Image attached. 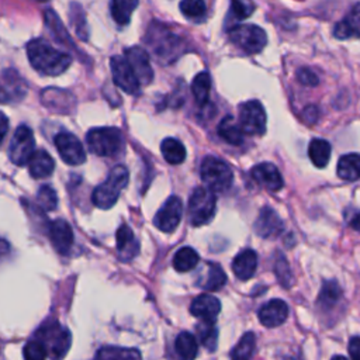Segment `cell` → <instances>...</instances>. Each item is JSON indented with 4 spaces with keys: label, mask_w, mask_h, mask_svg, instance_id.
Instances as JSON below:
<instances>
[{
    "label": "cell",
    "mask_w": 360,
    "mask_h": 360,
    "mask_svg": "<svg viewBox=\"0 0 360 360\" xmlns=\"http://www.w3.org/2000/svg\"><path fill=\"white\" fill-rule=\"evenodd\" d=\"M174 349L180 360H194L198 353V343L190 332H181L176 338Z\"/></svg>",
    "instance_id": "d4e9b609"
},
{
    "label": "cell",
    "mask_w": 360,
    "mask_h": 360,
    "mask_svg": "<svg viewBox=\"0 0 360 360\" xmlns=\"http://www.w3.org/2000/svg\"><path fill=\"white\" fill-rule=\"evenodd\" d=\"M255 8L253 0H231V13L236 20L248 18Z\"/></svg>",
    "instance_id": "60d3db41"
},
{
    "label": "cell",
    "mask_w": 360,
    "mask_h": 360,
    "mask_svg": "<svg viewBox=\"0 0 360 360\" xmlns=\"http://www.w3.org/2000/svg\"><path fill=\"white\" fill-rule=\"evenodd\" d=\"M22 356L24 360H45L48 354L42 343L38 342L37 339H32L28 343H25L22 349Z\"/></svg>",
    "instance_id": "b9f144b4"
},
{
    "label": "cell",
    "mask_w": 360,
    "mask_h": 360,
    "mask_svg": "<svg viewBox=\"0 0 360 360\" xmlns=\"http://www.w3.org/2000/svg\"><path fill=\"white\" fill-rule=\"evenodd\" d=\"M257 267V255L252 249H245L240 253H238L232 262V270L233 274L239 280H248L250 278Z\"/></svg>",
    "instance_id": "44dd1931"
},
{
    "label": "cell",
    "mask_w": 360,
    "mask_h": 360,
    "mask_svg": "<svg viewBox=\"0 0 360 360\" xmlns=\"http://www.w3.org/2000/svg\"><path fill=\"white\" fill-rule=\"evenodd\" d=\"M359 352H360V342L357 336H353L349 342V353L352 356V360H359Z\"/></svg>",
    "instance_id": "ee69618b"
},
{
    "label": "cell",
    "mask_w": 360,
    "mask_h": 360,
    "mask_svg": "<svg viewBox=\"0 0 360 360\" xmlns=\"http://www.w3.org/2000/svg\"><path fill=\"white\" fill-rule=\"evenodd\" d=\"M283 231V221L271 207H264L255 222V232L262 238H276Z\"/></svg>",
    "instance_id": "9a60e30c"
},
{
    "label": "cell",
    "mask_w": 360,
    "mask_h": 360,
    "mask_svg": "<svg viewBox=\"0 0 360 360\" xmlns=\"http://www.w3.org/2000/svg\"><path fill=\"white\" fill-rule=\"evenodd\" d=\"M266 112L257 100H250L239 107L238 124L243 134L262 135L266 131Z\"/></svg>",
    "instance_id": "ba28073f"
},
{
    "label": "cell",
    "mask_w": 360,
    "mask_h": 360,
    "mask_svg": "<svg viewBox=\"0 0 360 360\" xmlns=\"http://www.w3.org/2000/svg\"><path fill=\"white\" fill-rule=\"evenodd\" d=\"M255 347H256L255 333L248 332L239 339L236 346L232 349L231 359L232 360H250V357L255 353Z\"/></svg>",
    "instance_id": "e575fe53"
},
{
    "label": "cell",
    "mask_w": 360,
    "mask_h": 360,
    "mask_svg": "<svg viewBox=\"0 0 360 360\" xmlns=\"http://www.w3.org/2000/svg\"><path fill=\"white\" fill-rule=\"evenodd\" d=\"M333 34L339 39L359 37V4L357 3L353 6L349 15L343 21L336 24Z\"/></svg>",
    "instance_id": "4316f807"
},
{
    "label": "cell",
    "mask_w": 360,
    "mask_h": 360,
    "mask_svg": "<svg viewBox=\"0 0 360 360\" xmlns=\"http://www.w3.org/2000/svg\"><path fill=\"white\" fill-rule=\"evenodd\" d=\"M308 156L316 167H325L330 159V145L328 141L316 138L308 146Z\"/></svg>",
    "instance_id": "f1b7e54d"
},
{
    "label": "cell",
    "mask_w": 360,
    "mask_h": 360,
    "mask_svg": "<svg viewBox=\"0 0 360 360\" xmlns=\"http://www.w3.org/2000/svg\"><path fill=\"white\" fill-rule=\"evenodd\" d=\"M28 169H30V174L34 179H44L53 172L55 163L46 150L39 149V150H34V153L31 155L28 160Z\"/></svg>",
    "instance_id": "7402d4cb"
},
{
    "label": "cell",
    "mask_w": 360,
    "mask_h": 360,
    "mask_svg": "<svg viewBox=\"0 0 360 360\" xmlns=\"http://www.w3.org/2000/svg\"><path fill=\"white\" fill-rule=\"evenodd\" d=\"M117 250L122 262H129L139 250V243L127 224H122L117 231Z\"/></svg>",
    "instance_id": "ffe728a7"
},
{
    "label": "cell",
    "mask_w": 360,
    "mask_h": 360,
    "mask_svg": "<svg viewBox=\"0 0 360 360\" xmlns=\"http://www.w3.org/2000/svg\"><path fill=\"white\" fill-rule=\"evenodd\" d=\"M217 208V197L207 187H195L188 200V219L194 226L208 224Z\"/></svg>",
    "instance_id": "8992f818"
},
{
    "label": "cell",
    "mask_w": 360,
    "mask_h": 360,
    "mask_svg": "<svg viewBox=\"0 0 360 360\" xmlns=\"http://www.w3.org/2000/svg\"><path fill=\"white\" fill-rule=\"evenodd\" d=\"M41 101L46 108L55 112H63V114L69 112L75 105V98L69 91L62 89H55V87L42 90Z\"/></svg>",
    "instance_id": "2e32d148"
},
{
    "label": "cell",
    "mask_w": 360,
    "mask_h": 360,
    "mask_svg": "<svg viewBox=\"0 0 360 360\" xmlns=\"http://www.w3.org/2000/svg\"><path fill=\"white\" fill-rule=\"evenodd\" d=\"M37 201L42 210L52 211L58 205L56 191L49 184H44V186H41V188L37 193Z\"/></svg>",
    "instance_id": "74e56055"
},
{
    "label": "cell",
    "mask_w": 360,
    "mask_h": 360,
    "mask_svg": "<svg viewBox=\"0 0 360 360\" xmlns=\"http://www.w3.org/2000/svg\"><path fill=\"white\" fill-rule=\"evenodd\" d=\"M200 174L204 187L214 194L228 190L233 181V173L229 165L215 156H205L202 159Z\"/></svg>",
    "instance_id": "5b68a950"
},
{
    "label": "cell",
    "mask_w": 360,
    "mask_h": 360,
    "mask_svg": "<svg viewBox=\"0 0 360 360\" xmlns=\"http://www.w3.org/2000/svg\"><path fill=\"white\" fill-rule=\"evenodd\" d=\"M195 333L200 340V343L208 349L215 350L217 340H218V330L214 323V321H201L195 326Z\"/></svg>",
    "instance_id": "836d02e7"
},
{
    "label": "cell",
    "mask_w": 360,
    "mask_h": 360,
    "mask_svg": "<svg viewBox=\"0 0 360 360\" xmlns=\"http://www.w3.org/2000/svg\"><path fill=\"white\" fill-rule=\"evenodd\" d=\"M198 285H201L207 291H217L222 288L226 283V274L222 267L217 263H208L205 267V274L201 277Z\"/></svg>",
    "instance_id": "cb8c5ba5"
},
{
    "label": "cell",
    "mask_w": 360,
    "mask_h": 360,
    "mask_svg": "<svg viewBox=\"0 0 360 360\" xmlns=\"http://www.w3.org/2000/svg\"><path fill=\"white\" fill-rule=\"evenodd\" d=\"M297 79L305 84V86H316L318 84V76L308 68H301L297 72Z\"/></svg>",
    "instance_id": "7bdbcfd3"
},
{
    "label": "cell",
    "mask_w": 360,
    "mask_h": 360,
    "mask_svg": "<svg viewBox=\"0 0 360 360\" xmlns=\"http://www.w3.org/2000/svg\"><path fill=\"white\" fill-rule=\"evenodd\" d=\"M3 79H4V82L0 83V103H8V101H11L14 98V96L8 90V87H13V89H15V90H18L21 93H25L24 84H17L15 86V83H17V80L20 77H18V75L14 70H6L3 73Z\"/></svg>",
    "instance_id": "d590c367"
},
{
    "label": "cell",
    "mask_w": 360,
    "mask_h": 360,
    "mask_svg": "<svg viewBox=\"0 0 360 360\" xmlns=\"http://www.w3.org/2000/svg\"><path fill=\"white\" fill-rule=\"evenodd\" d=\"M211 77L208 72H200L191 82V91L198 105H205L210 98Z\"/></svg>",
    "instance_id": "4dcf8cb0"
},
{
    "label": "cell",
    "mask_w": 360,
    "mask_h": 360,
    "mask_svg": "<svg viewBox=\"0 0 360 360\" xmlns=\"http://www.w3.org/2000/svg\"><path fill=\"white\" fill-rule=\"evenodd\" d=\"M160 150L165 160L172 165H179L186 159V148L176 138H166L160 145Z\"/></svg>",
    "instance_id": "f546056e"
},
{
    "label": "cell",
    "mask_w": 360,
    "mask_h": 360,
    "mask_svg": "<svg viewBox=\"0 0 360 360\" xmlns=\"http://www.w3.org/2000/svg\"><path fill=\"white\" fill-rule=\"evenodd\" d=\"M250 176L260 187L269 191H278L284 184L278 169L269 162H263L253 166L250 170Z\"/></svg>",
    "instance_id": "5bb4252c"
},
{
    "label": "cell",
    "mask_w": 360,
    "mask_h": 360,
    "mask_svg": "<svg viewBox=\"0 0 360 360\" xmlns=\"http://www.w3.org/2000/svg\"><path fill=\"white\" fill-rule=\"evenodd\" d=\"M27 56L37 72L48 76H58L63 73L72 62L70 55L58 51L41 38H35L27 44Z\"/></svg>",
    "instance_id": "6da1fadb"
},
{
    "label": "cell",
    "mask_w": 360,
    "mask_h": 360,
    "mask_svg": "<svg viewBox=\"0 0 360 360\" xmlns=\"http://www.w3.org/2000/svg\"><path fill=\"white\" fill-rule=\"evenodd\" d=\"M34 146L35 141L31 128L27 125H20L15 129L8 146L10 160L17 166H24L34 153Z\"/></svg>",
    "instance_id": "9c48e42d"
},
{
    "label": "cell",
    "mask_w": 360,
    "mask_h": 360,
    "mask_svg": "<svg viewBox=\"0 0 360 360\" xmlns=\"http://www.w3.org/2000/svg\"><path fill=\"white\" fill-rule=\"evenodd\" d=\"M110 66L112 72V80L114 83L125 93L128 94H138L139 93V83L128 65L127 59L124 56L115 55L110 59Z\"/></svg>",
    "instance_id": "8fae6325"
},
{
    "label": "cell",
    "mask_w": 360,
    "mask_h": 360,
    "mask_svg": "<svg viewBox=\"0 0 360 360\" xmlns=\"http://www.w3.org/2000/svg\"><path fill=\"white\" fill-rule=\"evenodd\" d=\"M288 316V307L283 300L274 298L266 302L259 309V319L262 325L267 328H276L284 323V321Z\"/></svg>",
    "instance_id": "ac0fdd59"
},
{
    "label": "cell",
    "mask_w": 360,
    "mask_h": 360,
    "mask_svg": "<svg viewBox=\"0 0 360 360\" xmlns=\"http://www.w3.org/2000/svg\"><path fill=\"white\" fill-rule=\"evenodd\" d=\"M131 66L139 84H149L153 79V70L149 62V55L139 46H131L125 51L124 56Z\"/></svg>",
    "instance_id": "4fadbf2b"
},
{
    "label": "cell",
    "mask_w": 360,
    "mask_h": 360,
    "mask_svg": "<svg viewBox=\"0 0 360 360\" xmlns=\"http://www.w3.org/2000/svg\"><path fill=\"white\" fill-rule=\"evenodd\" d=\"M228 35L231 42L246 53H257L267 44V34L264 30L253 24L236 25L229 30Z\"/></svg>",
    "instance_id": "52a82bcc"
},
{
    "label": "cell",
    "mask_w": 360,
    "mask_h": 360,
    "mask_svg": "<svg viewBox=\"0 0 360 360\" xmlns=\"http://www.w3.org/2000/svg\"><path fill=\"white\" fill-rule=\"evenodd\" d=\"M128 180H129L128 169L122 165L114 166L110 170L108 177L93 190V194H91L93 204L101 210L111 208L117 202L120 193L128 184Z\"/></svg>",
    "instance_id": "7a4b0ae2"
},
{
    "label": "cell",
    "mask_w": 360,
    "mask_h": 360,
    "mask_svg": "<svg viewBox=\"0 0 360 360\" xmlns=\"http://www.w3.org/2000/svg\"><path fill=\"white\" fill-rule=\"evenodd\" d=\"M218 135L231 145H240L243 142V132L238 121L232 115H226L218 124Z\"/></svg>",
    "instance_id": "603a6c76"
},
{
    "label": "cell",
    "mask_w": 360,
    "mask_h": 360,
    "mask_svg": "<svg viewBox=\"0 0 360 360\" xmlns=\"http://www.w3.org/2000/svg\"><path fill=\"white\" fill-rule=\"evenodd\" d=\"M45 22L49 28V31L53 34V37L63 44H70V38L65 30V27L62 25L60 20L58 18V15L52 11V10H46L45 11Z\"/></svg>",
    "instance_id": "8d00e7d4"
},
{
    "label": "cell",
    "mask_w": 360,
    "mask_h": 360,
    "mask_svg": "<svg viewBox=\"0 0 360 360\" xmlns=\"http://www.w3.org/2000/svg\"><path fill=\"white\" fill-rule=\"evenodd\" d=\"M35 339L42 343L53 360L62 359L70 347V332L63 328L58 321H46L35 332Z\"/></svg>",
    "instance_id": "3957f363"
},
{
    "label": "cell",
    "mask_w": 360,
    "mask_h": 360,
    "mask_svg": "<svg viewBox=\"0 0 360 360\" xmlns=\"http://www.w3.org/2000/svg\"><path fill=\"white\" fill-rule=\"evenodd\" d=\"M221 311V302L217 297L211 294L197 295L190 305L191 315L200 318L201 321H215Z\"/></svg>",
    "instance_id": "d6986e66"
},
{
    "label": "cell",
    "mask_w": 360,
    "mask_h": 360,
    "mask_svg": "<svg viewBox=\"0 0 360 360\" xmlns=\"http://www.w3.org/2000/svg\"><path fill=\"white\" fill-rule=\"evenodd\" d=\"M332 360H347L345 356H333Z\"/></svg>",
    "instance_id": "7dc6e473"
},
{
    "label": "cell",
    "mask_w": 360,
    "mask_h": 360,
    "mask_svg": "<svg viewBox=\"0 0 360 360\" xmlns=\"http://www.w3.org/2000/svg\"><path fill=\"white\" fill-rule=\"evenodd\" d=\"M198 260H200L198 253L193 248L184 246L176 252V255L173 257V267L177 271L186 273V271L193 270L197 266Z\"/></svg>",
    "instance_id": "d6a6232c"
},
{
    "label": "cell",
    "mask_w": 360,
    "mask_h": 360,
    "mask_svg": "<svg viewBox=\"0 0 360 360\" xmlns=\"http://www.w3.org/2000/svg\"><path fill=\"white\" fill-rule=\"evenodd\" d=\"M86 142L90 152L104 158L117 156L124 149V136L118 128L112 127L90 129L86 135Z\"/></svg>",
    "instance_id": "277c9868"
},
{
    "label": "cell",
    "mask_w": 360,
    "mask_h": 360,
    "mask_svg": "<svg viewBox=\"0 0 360 360\" xmlns=\"http://www.w3.org/2000/svg\"><path fill=\"white\" fill-rule=\"evenodd\" d=\"M49 239L60 255H68L73 245V231L65 219H56L49 225Z\"/></svg>",
    "instance_id": "e0dca14e"
},
{
    "label": "cell",
    "mask_w": 360,
    "mask_h": 360,
    "mask_svg": "<svg viewBox=\"0 0 360 360\" xmlns=\"http://www.w3.org/2000/svg\"><path fill=\"white\" fill-rule=\"evenodd\" d=\"M181 214H183L181 200L177 195H172L165 201L162 208L156 212L153 224L163 232H173L181 219Z\"/></svg>",
    "instance_id": "7c38bea8"
},
{
    "label": "cell",
    "mask_w": 360,
    "mask_h": 360,
    "mask_svg": "<svg viewBox=\"0 0 360 360\" xmlns=\"http://www.w3.org/2000/svg\"><path fill=\"white\" fill-rule=\"evenodd\" d=\"M359 165H360V156L357 153L343 155L338 162L336 173L343 180L354 181L359 179V174H360Z\"/></svg>",
    "instance_id": "83f0119b"
},
{
    "label": "cell",
    "mask_w": 360,
    "mask_h": 360,
    "mask_svg": "<svg viewBox=\"0 0 360 360\" xmlns=\"http://www.w3.org/2000/svg\"><path fill=\"white\" fill-rule=\"evenodd\" d=\"M55 146L59 152V156L62 160L68 165L77 166L84 163L86 160V152L82 145V142L69 132H59L55 136Z\"/></svg>",
    "instance_id": "30bf717a"
},
{
    "label": "cell",
    "mask_w": 360,
    "mask_h": 360,
    "mask_svg": "<svg viewBox=\"0 0 360 360\" xmlns=\"http://www.w3.org/2000/svg\"><path fill=\"white\" fill-rule=\"evenodd\" d=\"M8 131V118L0 111V145Z\"/></svg>",
    "instance_id": "f6af8a7d"
},
{
    "label": "cell",
    "mask_w": 360,
    "mask_h": 360,
    "mask_svg": "<svg viewBox=\"0 0 360 360\" xmlns=\"http://www.w3.org/2000/svg\"><path fill=\"white\" fill-rule=\"evenodd\" d=\"M96 360H142V357L136 349L104 346L96 353Z\"/></svg>",
    "instance_id": "484cf974"
},
{
    "label": "cell",
    "mask_w": 360,
    "mask_h": 360,
    "mask_svg": "<svg viewBox=\"0 0 360 360\" xmlns=\"http://www.w3.org/2000/svg\"><path fill=\"white\" fill-rule=\"evenodd\" d=\"M340 298V287L335 281H326L321 290L319 302L323 307H332Z\"/></svg>",
    "instance_id": "f35d334b"
},
{
    "label": "cell",
    "mask_w": 360,
    "mask_h": 360,
    "mask_svg": "<svg viewBox=\"0 0 360 360\" xmlns=\"http://www.w3.org/2000/svg\"><path fill=\"white\" fill-rule=\"evenodd\" d=\"M138 6V0H111V15L120 25L129 22L134 10Z\"/></svg>",
    "instance_id": "1f68e13d"
},
{
    "label": "cell",
    "mask_w": 360,
    "mask_h": 360,
    "mask_svg": "<svg viewBox=\"0 0 360 360\" xmlns=\"http://www.w3.org/2000/svg\"><path fill=\"white\" fill-rule=\"evenodd\" d=\"M8 250H10L8 243H7L4 239H1V238H0V257L6 256V255L8 253Z\"/></svg>",
    "instance_id": "bcb514c9"
},
{
    "label": "cell",
    "mask_w": 360,
    "mask_h": 360,
    "mask_svg": "<svg viewBox=\"0 0 360 360\" xmlns=\"http://www.w3.org/2000/svg\"><path fill=\"white\" fill-rule=\"evenodd\" d=\"M180 10L187 18H198L205 14L204 0H181Z\"/></svg>",
    "instance_id": "ab89813d"
}]
</instances>
